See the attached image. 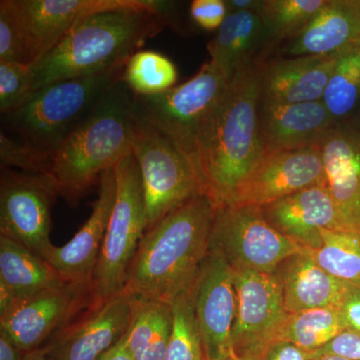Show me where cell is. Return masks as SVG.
I'll list each match as a JSON object with an SVG mask.
<instances>
[{
	"instance_id": "41",
	"label": "cell",
	"mask_w": 360,
	"mask_h": 360,
	"mask_svg": "<svg viewBox=\"0 0 360 360\" xmlns=\"http://www.w3.org/2000/svg\"><path fill=\"white\" fill-rule=\"evenodd\" d=\"M98 360H134V359L130 354L124 335H123L122 340L118 341L115 347L108 350L105 354L101 355Z\"/></svg>"
},
{
	"instance_id": "27",
	"label": "cell",
	"mask_w": 360,
	"mask_h": 360,
	"mask_svg": "<svg viewBox=\"0 0 360 360\" xmlns=\"http://www.w3.org/2000/svg\"><path fill=\"white\" fill-rule=\"evenodd\" d=\"M347 329L336 307H322L288 314L277 340L290 341L298 347L316 352Z\"/></svg>"
},
{
	"instance_id": "34",
	"label": "cell",
	"mask_w": 360,
	"mask_h": 360,
	"mask_svg": "<svg viewBox=\"0 0 360 360\" xmlns=\"http://www.w3.org/2000/svg\"><path fill=\"white\" fill-rule=\"evenodd\" d=\"M0 61L32 65L25 30L11 0L0 1Z\"/></svg>"
},
{
	"instance_id": "22",
	"label": "cell",
	"mask_w": 360,
	"mask_h": 360,
	"mask_svg": "<svg viewBox=\"0 0 360 360\" xmlns=\"http://www.w3.org/2000/svg\"><path fill=\"white\" fill-rule=\"evenodd\" d=\"M342 53L298 58L270 56L262 72V98L278 103L321 101Z\"/></svg>"
},
{
	"instance_id": "43",
	"label": "cell",
	"mask_w": 360,
	"mask_h": 360,
	"mask_svg": "<svg viewBox=\"0 0 360 360\" xmlns=\"http://www.w3.org/2000/svg\"><path fill=\"white\" fill-rule=\"evenodd\" d=\"M22 360H53L46 354L44 347L37 348L32 352H26Z\"/></svg>"
},
{
	"instance_id": "8",
	"label": "cell",
	"mask_w": 360,
	"mask_h": 360,
	"mask_svg": "<svg viewBox=\"0 0 360 360\" xmlns=\"http://www.w3.org/2000/svg\"><path fill=\"white\" fill-rule=\"evenodd\" d=\"M229 80L210 60L191 79L162 94H134L135 110L141 118L167 135L193 165L196 141Z\"/></svg>"
},
{
	"instance_id": "2",
	"label": "cell",
	"mask_w": 360,
	"mask_h": 360,
	"mask_svg": "<svg viewBox=\"0 0 360 360\" xmlns=\"http://www.w3.org/2000/svg\"><path fill=\"white\" fill-rule=\"evenodd\" d=\"M215 206L200 194L146 231L122 292L172 304L188 290L210 253Z\"/></svg>"
},
{
	"instance_id": "18",
	"label": "cell",
	"mask_w": 360,
	"mask_h": 360,
	"mask_svg": "<svg viewBox=\"0 0 360 360\" xmlns=\"http://www.w3.org/2000/svg\"><path fill=\"white\" fill-rule=\"evenodd\" d=\"M260 210L277 231L305 250L321 248L323 229L348 231L328 184L307 187Z\"/></svg>"
},
{
	"instance_id": "1",
	"label": "cell",
	"mask_w": 360,
	"mask_h": 360,
	"mask_svg": "<svg viewBox=\"0 0 360 360\" xmlns=\"http://www.w3.org/2000/svg\"><path fill=\"white\" fill-rule=\"evenodd\" d=\"M270 56L258 59L229 80L196 141L193 167L215 205L231 200L266 151L259 104L262 72Z\"/></svg>"
},
{
	"instance_id": "7",
	"label": "cell",
	"mask_w": 360,
	"mask_h": 360,
	"mask_svg": "<svg viewBox=\"0 0 360 360\" xmlns=\"http://www.w3.org/2000/svg\"><path fill=\"white\" fill-rule=\"evenodd\" d=\"M131 150L141 175L146 231L182 203L205 193L191 161L137 112Z\"/></svg>"
},
{
	"instance_id": "35",
	"label": "cell",
	"mask_w": 360,
	"mask_h": 360,
	"mask_svg": "<svg viewBox=\"0 0 360 360\" xmlns=\"http://www.w3.org/2000/svg\"><path fill=\"white\" fill-rule=\"evenodd\" d=\"M0 163L1 168H20L28 174L47 175L51 170V155L1 131Z\"/></svg>"
},
{
	"instance_id": "30",
	"label": "cell",
	"mask_w": 360,
	"mask_h": 360,
	"mask_svg": "<svg viewBox=\"0 0 360 360\" xmlns=\"http://www.w3.org/2000/svg\"><path fill=\"white\" fill-rule=\"evenodd\" d=\"M177 70L169 58L160 52H135L127 61L122 82L136 96H151L175 86Z\"/></svg>"
},
{
	"instance_id": "33",
	"label": "cell",
	"mask_w": 360,
	"mask_h": 360,
	"mask_svg": "<svg viewBox=\"0 0 360 360\" xmlns=\"http://www.w3.org/2000/svg\"><path fill=\"white\" fill-rule=\"evenodd\" d=\"M33 80L32 66L13 61H0V112L11 115L32 97Z\"/></svg>"
},
{
	"instance_id": "32",
	"label": "cell",
	"mask_w": 360,
	"mask_h": 360,
	"mask_svg": "<svg viewBox=\"0 0 360 360\" xmlns=\"http://www.w3.org/2000/svg\"><path fill=\"white\" fill-rule=\"evenodd\" d=\"M174 329L165 360H207L201 340L191 288L172 302Z\"/></svg>"
},
{
	"instance_id": "31",
	"label": "cell",
	"mask_w": 360,
	"mask_h": 360,
	"mask_svg": "<svg viewBox=\"0 0 360 360\" xmlns=\"http://www.w3.org/2000/svg\"><path fill=\"white\" fill-rule=\"evenodd\" d=\"M322 245L309 250L316 264L345 283L360 281V238L350 231H321Z\"/></svg>"
},
{
	"instance_id": "29",
	"label": "cell",
	"mask_w": 360,
	"mask_h": 360,
	"mask_svg": "<svg viewBox=\"0 0 360 360\" xmlns=\"http://www.w3.org/2000/svg\"><path fill=\"white\" fill-rule=\"evenodd\" d=\"M328 0H262V15L267 39L274 49L302 32Z\"/></svg>"
},
{
	"instance_id": "19",
	"label": "cell",
	"mask_w": 360,
	"mask_h": 360,
	"mask_svg": "<svg viewBox=\"0 0 360 360\" xmlns=\"http://www.w3.org/2000/svg\"><path fill=\"white\" fill-rule=\"evenodd\" d=\"M116 196L115 168L99 179L98 195L91 214L63 246H52L45 262L68 283H91Z\"/></svg>"
},
{
	"instance_id": "11",
	"label": "cell",
	"mask_w": 360,
	"mask_h": 360,
	"mask_svg": "<svg viewBox=\"0 0 360 360\" xmlns=\"http://www.w3.org/2000/svg\"><path fill=\"white\" fill-rule=\"evenodd\" d=\"M23 30L32 65L51 51L79 21L113 9H148L172 14L174 2L155 0H11Z\"/></svg>"
},
{
	"instance_id": "46",
	"label": "cell",
	"mask_w": 360,
	"mask_h": 360,
	"mask_svg": "<svg viewBox=\"0 0 360 360\" xmlns=\"http://www.w3.org/2000/svg\"><path fill=\"white\" fill-rule=\"evenodd\" d=\"M352 120H354V122L357 123V124L360 125V110L359 115H357V117L352 118Z\"/></svg>"
},
{
	"instance_id": "3",
	"label": "cell",
	"mask_w": 360,
	"mask_h": 360,
	"mask_svg": "<svg viewBox=\"0 0 360 360\" xmlns=\"http://www.w3.org/2000/svg\"><path fill=\"white\" fill-rule=\"evenodd\" d=\"M172 25L169 16L148 9L92 14L32 65L33 90L127 65L148 39Z\"/></svg>"
},
{
	"instance_id": "15",
	"label": "cell",
	"mask_w": 360,
	"mask_h": 360,
	"mask_svg": "<svg viewBox=\"0 0 360 360\" xmlns=\"http://www.w3.org/2000/svg\"><path fill=\"white\" fill-rule=\"evenodd\" d=\"M321 184H328V180L316 146L298 150H266L227 203L264 207L307 187Z\"/></svg>"
},
{
	"instance_id": "38",
	"label": "cell",
	"mask_w": 360,
	"mask_h": 360,
	"mask_svg": "<svg viewBox=\"0 0 360 360\" xmlns=\"http://www.w3.org/2000/svg\"><path fill=\"white\" fill-rule=\"evenodd\" d=\"M316 352H310L285 340H276L267 345L260 360H316Z\"/></svg>"
},
{
	"instance_id": "6",
	"label": "cell",
	"mask_w": 360,
	"mask_h": 360,
	"mask_svg": "<svg viewBox=\"0 0 360 360\" xmlns=\"http://www.w3.org/2000/svg\"><path fill=\"white\" fill-rule=\"evenodd\" d=\"M116 196L94 276V304L120 295L137 248L146 231L143 187L132 153L115 167Z\"/></svg>"
},
{
	"instance_id": "36",
	"label": "cell",
	"mask_w": 360,
	"mask_h": 360,
	"mask_svg": "<svg viewBox=\"0 0 360 360\" xmlns=\"http://www.w3.org/2000/svg\"><path fill=\"white\" fill-rule=\"evenodd\" d=\"M227 13L224 0H194L191 4V18L206 30H219Z\"/></svg>"
},
{
	"instance_id": "20",
	"label": "cell",
	"mask_w": 360,
	"mask_h": 360,
	"mask_svg": "<svg viewBox=\"0 0 360 360\" xmlns=\"http://www.w3.org/2000/svg\"><path fill=\"white\" fill-rule=\"evenodd\" d=\"M360 44V0H328L309 25L277 49L283 58L333 56Z\"/></svg>"
},
{
	"instance_id": "39",
	"label": "cell",
	"mask_w": 360,
	"mask_h": 360,
	"mask_svg": "<svg viewBox=\"0 0 360 360\" xmlns=\"http://www.w3.org/2000/svg\"><path fill=\"white\" fill-rule=\"evenodd\" d=\"M338 309L347 328L360 333V281L347 283Z\"/></svg>"
},
{
	"instance_id": "42",
	"label": "cell",
	"mask_w": 360,
	"mask_h": 360,
	"mask_svg": "<svg viewBox=\"0 0 360 360\" xmlns=\"http://www.w3.org/2000/svg\"><path fill=\"white\" fill-rule=\"evenodd\" d=\"M229 11H259L262 0H225Z\"/></svg>"
},
{
	"instance_id": "28",
	"label": "cell",
	"mask_w": 360,
	"mask_h": 360,
	"mask_svg": "<svg viewBox=\"0 0 360 360\" xmlns=\"http://www.w3.org/2000/svg\"><path fill=\"white\" fill-rule=\"evenodd\" d=\"M336 124L352 120L360 104V51L341 54L321 99Z\"/></svg>"
},
{
	"instance_id": "4",
	"label": "cell",
	"mask_w": 360,
	"mask_h": 360,
	"mask_svg": "<svg viewBox=\"0 0 360 360\" xmlns=\"http://www.w3.org/2000/svg\"><path fill=\"white\" fill-rule=\"evenodd\" d=\"M135 120L134 94L118 82L52 153L46 176L58 196L77 206L104 172L130 155Z\"/></svg>"
},
{
	"instance_id": "16",
	"label": "cell",
	"mask_w": 360,
	"mask_h": 360,
	"mask_svg": "<svg viewBox=\"0 0 360 360\" xmlns=\"http://www.w3.org/2000/svg\"><path fill=\"white\" fill-rule=\"evenodd\" d=\"M134 297L122 292L94 304L44 345L53 360H98L129 328Z\"/></svg>"
},
{
	"instance_id": "23",
	"label": "cell",
	"mask_w": 360,
	"mask_h": 360,
	"mask_svg": "<svg viewBox=\"0 0 360 360\" xmlns=\"http://www.w3.org/2000/svg\"><path fill=\"white\" fill-rule=\"evenodd\" d=\"M210 61L231 79L236 73L276 49L267 39L258 11H229L217 37L208 44Z\"/></svg>"
},
{
	"instance_id": "5",
	"label": "cell",
	"mask_w": 360,
	"mask_h": 360,
	"mask_svg": "<svg viewBox=\"0 0 360 360\" xmlns=\"http://www.w3.org/2000/svg\"><path fill=\"white\" fill-rule=\"evenodd\" d=\"M125 65L46 85L33 92L20 110L4 116V125L20 141L52 155L106 94L122 82Z\"/></svg>"
},
{
	"instance_id": "45",
	"label": "cell",
	"mask_w": 360,
	"mask_h": 360,
	"mask_svg": "<svg viewBox=\"0 0 360 360\" xmlns=\"http://www.w3.org/2000/svg\"><path fill=\"white\" fill-rule=\"evenodd\" d=\"M226 360H260L258 357L253 356H238V355H233L231 359Z\"/></svg>"
},
{
	"instance_id": "14",
	"label": "cell",
	"mask_w": 360,
	"mask_h": 360,
	"mask_svg": "<svg viewBox=\"0 0 360 360\" xmlns=\"http://www.w3.org/2000/svg\"><path fill=\"white\" fill-rule=\"evenodd\" d=\"M196 324L207 360L233 356L232 328L238 309L233 269L219 251L210 248L191 288Z\"/></svg>"
},
{
	"instance_id": "9",
	"label": "cell",
	"mask_w": 360,
	"mask_h": 360,
	"mask_svg": "<svg viewBox=\"0 0 360 360\" xmlns=\"http://www.w3.org/2000/svg\"><path fill=\"white\" fill-rule=\"evenodd\" d=\"M210 248L234 270L276 274L284 260L305 250L277 231L260 207L222 203L215 206Z\"/></svg>"
},
{
	"instance_id": "26",
	"label": "cell",
	"mask_w": 360,
	"mask_h": 360,
	"mask_svg": "<svg viewBox=\"0 0 360 360\" xmlns=\"http://www.w3.org/2000/svg\"><path fill=\"white\" fill-rule=\"evenodd\" d=\"M172 329L174 310L170 303L134 297L124 338L134 360H165Z\"/></svg>"
},
{
	"instance_id": "44",
	"label": "cell",
	"mask_w": 360,
	"mask_h": 360,
	"mask_svg": "<svg viewBox=\"0 0 360 360\" xmlns=\"http://www.w3.org/2000/svg\"><path fill=\"white\" fill-rule=\"evenodd\" d=\"M316 360H350L336 355H319Z\"/></svg>"
},
{
	"instance_id": "12",
	"label": "cell",
	"mask_w": 360,
	"mask_h": 360,
	"mask_svg": "<svg viewBox=\"0 0 360 360\" xmlns=\"http://www.w3.org/2000/svg\"><path fill=\"white\" fill-rule=\"evenodd\" d=\"M238 309L232 328V347L238 356L259 359L265 347L277 340L288 314L283 288L276 274L234 270Z\"/></svg>"
},
{
	"instance_id": "37",
	"label": "cell",
	"mask_w": 360,
	"mask_h": 360,
	"mask_svg": "<svg viewBox=\"0 0 360 360\" xmlns=\"http://www.w3.org/2000/svg\"><path fill=\"white\" fill-rule=\"evenodd\" d=\"M316 352L319 355H336L350 360H360V333L347 328Z\"/></svg>"
},
{
	"instance_id": "40",
	"label": "cell",
	"mask_w": 360,
	"mask_h": 360,
	"mask_svg": "<svg viewBox=\"0 0 360 360\" xmlns=\"http://www.w3.org/2000/svg\"><path fill=\"white\" fill-rule=\"evenodd\" d=\"M25 354L6 335L0 333V360H22Z\"/></svg>"
},
{
	"instance_id": "13",
	"label": "cell",
	"mask_w": 360,
	"mask_h": 360,
	"mask_svg": "<svg viewBox=\"0 0 360 360\" xmlns=\"http://www.w3.org/2000/svg\"><path fill=\"white\" fill-rule=\"evenodd\" d=\"M94 304L90 284L68 283L14 304L0 315V333L22 352H32Z\"/></svg>"
},
{
	"instance_id": "17",
	"label": "cell",
	"mask_w": 360,
	"mask_h": 360,
	"mask_svg": "<svg viewBox=\"0 0 360 360\" xmlns=\"http://www.w3.org/2000/svg\"><path fill=\"white\" fill-rule=\"evenodd\" d=\"M316 148L343 224L360 238V125L354 120L335 125Z\"/></svg>"
},
{
	"instance_id": "21",
	"label": "cell",
	"mask_w": 360,
	"mask_h": 360,
	"mask_svg": "<svg viewBox=\"0 0 360 360\" xmlns=\"http://www.w3.org/2000/svg\"><path fill=\"white\" fill-rule=\"evenodd\" d=\"M259 124L266 150H298L316 146L336 122L321 101L278 103L262 98Z\"/></svg>"
},
{
	"instance_id": "10",
	"label": "cell",
	"mask_w": 360,
	"mask_h": 360,
	"mask_svg": "<svg viewBox=\"0 0 360 360\" xmlns=\"http://www.w3.org/2000/svg\"><path fill=\"white\" fill-rule=\"evenodd\" d=\"M58 194L46 175L1 168L0 236L45 259L51 251V207Z\"/></svg>"
},
{
	"instance_id": "25",
	"label": "cell",
	"mask_w": 360,
	"mask_h": 360,
	"mask_svg": "<svg viewBox=\"0 0 360 360\" xmlns=\"http://www.w3.org/2000/svg\"><path fill=\"white\" fill-rule=\"evenodd\" d=\"M68 283L39 255L0 236V315L16 303Z\"/></svg>"
},
{
	"instance_id": "24",
	"label": "cell",
	"mask_w": 360,
	"mask_h": 360,
	"mask_svg": "<svg viewBox=\"0 0 360 360\" xmlns=\"http://www.w3.org/2000/svg\"><path fill=\"white\" fill-rule=\"evenodd\" d=\"M288 314L340 307L347 283L321 269L309 250L284 260L276 271Z\"/></svg>"
},
{
	"instance_id": "47",
	"label": "cell",
	"mask_w": 360,
	"mask_h": 360,
	"mask_svg": "<svg viewBox=\"0 0 360 360\" xmlns=\"http://www.w3.org/2000/svg\"><path fill=\"white\" fill-rule=\"evenodd\" d=\"M359 49V51H360V44H359V46H357L356 49Z\"/></svg>"
}]
</instances>
